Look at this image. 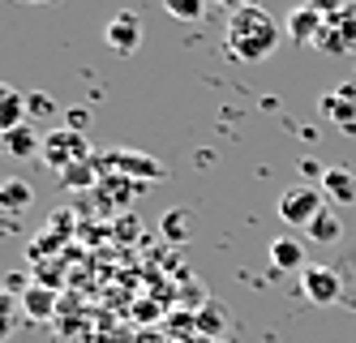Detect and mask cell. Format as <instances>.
Instances as JSON below:
<instances>
[{"label":"cell","instance_id":"7a4b0ae2","mask_svg":"<svg viewBox=\"0 0 356 343\" xmlns=\"http://www.w3.org/2000/svg\"><path fill=\"white\" fill-rule=\"evenodd\" d=\"M39 159L52 168V172H65V168H73V163L90 159V138H86V134H73V129H47Z\"/></svg>","mask_w":356,"mask_h":343},{"label":"cell","instance_id":"8992f818","mask_svg":"<svg viewBox=\"0 0 356 343\" xmlns=\"http://www.w3.org/2000/svg\"><path fill=\"white\" fill-rule=\"evenodd\" d=\"M322 193L335 202V206H352L356 202V172L335 163V168H322Z\"/></svg>","mask_w":356,"mask_h":343},{"label":"cell","instance_id":"9a60e30c","mask_svg":"<svg viewBox=\"0 0 356 343\" xmlns=\"http://www.w3.org/2000/svg\"><path fill=\"white\" fill-rule=\"evenodd\" d=\"M322 112L326 116H335L343 125H356V86H339V90H330L322 99Z\"/></svg>","mask_w":356,"mask_h":343},{"label":"cell","instance_id":"7c38bea8","mask_svg":"<svg viewBox=\"0 0 356 343\" xmlns=\"http://www.w3.org/2000/svg\"><path fill=\"white\" fill-rule=\"evenodd\" d=\"M159 232H163V241L185 245L189 236H193V210H189V206H172L168 215L159 219Z\"/></svg>","mask_w":356,"mask_h":343},{"label":"cell","instance_id":"52a82bcc","mask_svg":"<svg viewBox=\"0 0 356 343\" xmlns=\"http://www.w3.org/2000/svg\"><path fill=\"white\" fill-rule=\"evenodd\" d=\"M330 17H322L318 9H309V5H296L292 13H288V39H296V43H314L318 35H322V26H326Z\"/></svg>","mask_w":356,"mask_h":343},{"label":"cell","instance_id":"5bb4252c","mask_svg":"<svg viewBox=\"0 0 356 343\" xmlns=\"http://www.w3.org/2000/svg\"><path fill=\"white\" fill-rule=\"evenodd\" d=\"M5 150L13 154V159H31V154L43 150V138L35 134L31 120H26V125H17V129H9V134H5Z\"/></svg>","mask_w":356,"mask_h":343},{"label":"cell","instance_id":"3957f363","mask_svg":"<svg viewBox=\"0 0 356 343\" xmlns=\"http://www.w3.org/2000/svg\"><path fill=\"white\" fill-rule=\"evenodd\" d=\"M322 210H326V193L314 184H292V189L279 193V219L288 228H309Z\"/></svg>","mask_w":356,"mask_h":343},{"label":"cell","instance_id":"ba28073f","mask_svg":"<svg viewBox=\"0 0 356 343\" xmlns=\"http://www.w3.org/2000/svg\"><path fill=\"white\" fill-rule=\"evenodd\" d=\"M108 168H120V176L129 172V176H142V180L163 176V163L159 159H146V154H138V150H112L108 154Z\"/></svg>","mask_w":356,"mask_h":343},{"label":"cell","instance_id":"4316f807","mask_svg":"<svg viewBox=\"0 0 356 343\" xmlns=\"http://www.w3.org/2000/svg\"><path fill=\"white\" fill-rule=\"evenodd\" d=\"M13 5H47V0H13Z\"/></svg>","mask_w":356,"mask_h":343},{"label":"cell","instance_id":"d6986e66","mask_svg":"<svg viewBox=\"0 0 356 343\" xmlns=\"http://www.w3.org/2000/svg\"><path fill=\"white\" fill-rule=\"evenodd\" d=\"M163 9L176 22H197L202 13H207V0H163Z\"/></svg>","mask_w":356,"mask_h":343},{"label":"cell","instance_id":"d4e9b609","mask_svg":"<svg viewBox=\"0 0 356 343\" xmlns=\"http://www.w3.org/2000/svg\"><path fill=\"white\" fill-rule=\"evenodd\" d=\"M69 129H73V134H82V129H86V112H82V108L69 112Z\"/></svg>","mask_w":356,"mask_h":343},{"label":"cell","instance_id":"603a6c76","mask_svg":"<svg viewBox=\"0 0 356 343\" xmlns=\"http://www.w3.org/2000/svg\"><path fill=\"white\" fill-rule=\"evenodd\" d=\"M305 5H309V9H318L322 17H339L348 0H305Z\"/></svg>","mask_w":356,"mask_h":343},{"label":"cell","instance_id":"484cf974","mask_svg":"<svg viewBox=\"0 0 356 343\" xmlns=\"http://www.w3.org/2000/svg\"><path fill=\"white\" fill-rule=\"evenodd\" d=\"M116 236H138V219H120L116 223Z\"/></svg>","mask_w":356,"mask_h":343},{"label":"cell","instance_id":"7402d4cb","mask_svg":"<svg viewBox=\"0 0 356 343\" xmlns=\"http://www.w3.org/2000/svg\"><path fill=\"white\" fill-rule=\"evenodd\" d=\"M330 22H335L339 31H343L348 47H356V0H348V5H343V13H339V17H330Z\"/></svg>","mask_w":356,"mask_h":343},{"label":"cell","instance_id":"9c48e42d","mask_svg":"<svg viewBox=\"0 0 356 343\" xmlns=\"http://www.w3.org/2000/svg\"><path fill=\"white\" fill-rule=\"evenodd\" d=\"M270 266L275 271H305L309 262H305V241L296 236H275L270 241Z\"/></svg>","mask_w":356,"mask_h":343},{"label":"cell","instance_id":"cb8c5ba5","mask_svg":"<svg viewBox=\"0 0 356 343\" xmlns=\"http://www.w3.org/2000/svg\"><path fill=\"white\" fill-rule=\"evenodd\" d=\"M0 318H17V301L9 292H0Z\"/></svg>","mask_w":356,"mask_h":343},{"label":"cell","instance_id":"44dd1931","mask_svg":"<svg viewBox=\"0 0 356 343\" xmlns=\"http://www.w3.org/2000/svg\"><path fill=\"white\" fill-rule=\"evenodd\" d=\"M197 330H207V335L223 339V313H219V305H207V309L197 313Z\"/></svg>","mask_w":356,"mask_h":343},{"label":"cell","instance_id":"4fadbf2b","mask_svg":"<svg viewBox=\"0 0 356 343\" xmlns=\"http://www.w3.org/2000/svg\"><path fill=\"white\" fill-rule=\"evenodd\" d=\"M305 236H309L314 245H339V241H343V219H339L335 210L326 206L322 215H318V219H314L309 228H305Z\"/></svg>","mask_w":356,"mask_h":343},{"label":"cell","instance_id":"ffe728a7","mask_svg":"<svg viewBox=\"0 0 356 343\" xmlns=\"http://www.w3.org/2000/svg\"><path fill=\"white\" fill-rule=\"evenodd\" d=\"M314 47H318V51H348V39H343V31H339L335 22H326L322 35L314 39Z\"/></svg>","mask_w":356,"mask_h":343},{"label":"cell","instance_id":"ac0fdd59","mask_svg":"<svg viewBox=\"0 0 356 343\" xmlns=\"http://www.w3.org/2000/svg\"><path fill=\"white\" fill-rule=\"evenodd\" d=\"M56 116V99L43 95V90H31L26 95V120H52Z\"/></svg>","mask_w":356,"mask_h":343},{"label":"cell","instance_id":"277c9868","mask_svg":"<svg viewBox=\"0 0 356 343\" xmlns=\"http://www.w3.org/2000/svg\"><path fill=\"white\" fill-rule=\"evenodd\" d=\"M300 292H305V301H314V305H335L339 292H343L339 271H330V266H305L300 271Z\"/></svg>","mask_w":356,"mask_h":343},{"label":"cell","instance_id":"5b68a950","mask_svg":"<svg viewBox=\"0 0 356 343\" xmlns=\"http://www.w3.org/2000/svg\"><path fill=\"white\" fill-rule=\"evenodd\" d=\"M108 47L120 51V56H134V51L142 47V17L134 9H120L112 22H108V31H104Z\"/></svg>","mask_w":356,"mask_h":343},{"label":"cell","instance_id":"6da1fadb","mask_svg":"<svg viewBox=\"0 0 356 343\" xmlns=\"http://www.w3.org/2000/svg\"><path fill=\"white\" fill-rule=\"evenodd\" d=\"M288 31L275 22V13H266L262 5H241L227 13V51H232L236 61H266L275 56L279 39Z\"/></svg>","mask_w":356,"mask_h":343},{"label":"cell","instance_id":"30bf717a","mask_svg":"<svg viewBox=\"0 0 356 343\" xmlns=\"http://www.w3.org/2000/svg\"><path fill=\"white\" fill-rule=\"evenodd\" d=\"M22 309H26V318L43 322L56 313V287H43V283H26L22 287Z\"/></svg>","mask_w":356,"mask_h":343},{"label":"cell","instance_id":"83f0119b","mask_svg":"<svg viewBox=\"0 0 356 343\" xmlns=\"http://www.w3.org/2000/svg\"><path fill=\"white\" fill-rule=\"evenodd\" d=\"M215 343H227V339H215Z\"/></svg>","mask_w":356,"mask_h":343},{"label":"cell","instance_id":"8fae6325","mask_svg":"<svg viewBox=\"0 0 356 343\" xmlns=\"http://www.w3.org/2000/svg\"><path fill=\"white\" fill-rule=\"evenodd\" d=\"M17 125H26V95H17L9 82H0V138Z\"/></svg>","mask_w":356,"mask_h":343},{"label":"cell","instance_id":"2e32d148","mask_svg":"<svg viewBox=\"0 0 356 343\" xmlns=\"http://www.w3.org/2000/svg\"><path fill=\"white\" fill-rule=\"evenodd\" d=\"M31 202H35V189L26 180H5L0 184V210H5V215H22Z\"/></svg>","mask_w":356,"mask_h":343},{"label":"cell","instance_id":"e0dca14e","mask_svg":"<svg viewBox=\"0 0 356 343\" xmlns=\"http://www.w3.org/2000/svg\"><path fill=\"white\" fill-rule=\"evenodd\" d=\"M95 180H99L95 159H82V163H73V168H65V172H60V184H65V189H90Z\"/></svg>","mask_w":356,"mask_h":343}]
</instances>
